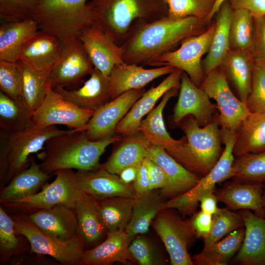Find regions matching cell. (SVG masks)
Wrapping results in <instances>:
<instances>
[{
    "label": "cell",
    "mask_w": 265,
    "mask_h": 265,
    "mask_svg": "<svg viewBox=\"0 0 265 265\" xmlns=\"http://www.w3.org/2000/svg\"><path fill=\"white\" fill-rule=\"evenodd\" d=\"M94 112L63 99L50 83L42 103L32 115L35 125H63L69 129L85 131Z\"/></svg>",
    "instance_id": "cell-13"
},
{
    "label": "cell",
    "mask_w": 265,
    "mask_h": 265,
    "mask_svg": "<svg viewBox=\"0 0 265 265\" xmlns=\"http://www.w3.org/2000/svg\"><path fill=\"white\" fill-rule=\"evenodd\" d=\"M13 220L0 207V249L1 256H11L18 251L20 242L17 237Z\"/></svg>",
    "instance_id": "cell-49"
},
{
    "label": "cell",
    "mask_w": 265,
    "mask_h": 265,
    "mask_svg": "<svg viewBox=\"0 0 265 265\" xmlns=\"http://www.w3.org/2000/svg\"><path fill=\"white\" fill-rule=\"evenodd\" d=\"M237 132L220 128L222 153L213 168L201 178L192 188L176 197L164 202L163 209H176L184 217L194 213L199 204L198 199L204 193L215 191V185L231 179L232 166L235 157L233 152Z\"/></svg>",
    "instance_id": "cell-7"
},
{
    "label": "cell",
    "mask_w": 265,
    "mask_h": 265,
    "mask_svg": "<svg viewBox=\"0 0 265 265\" xmlns=\"http://www.w3.org/2000/svg\"><path fill=\"white\" fill-rule=\"evenodd\" d=\"M215 191H209L203 193L198 199L201 210L204 212L213 215L218 210L217 199Z\"/></svg>",
    "instance_id": "cell-55"
},
{
    "label": "cell",
    "mask_w": 265,
    "mask_h": 265,
    "mask_svg": "<svg viewBox=\"0 0 265 265\" xmlns=\"http://www.w3.org/2000/svg\"><path fill=\"white\" fill-rule=\"evenodd\" d=\"M147 157L157 163L165 174L168 186L159 193L162 197L171 199L194 186L201 178L175 160L162 147L150 143Z\"/></svg>",
    "instance_id": "cell-20"
},
{
    "label": "cell",
    "mask_w": 265,
    "mask_h": 265,
    "mask_svg": "<svg viewBox=\"0 0 265 265\" xmlns=\"http://www.w3.org/2000/svg\"><path fill=\"white\" fill-rule=\"evenodd\" d=\"M178 101L174 107L172 119L176 125L187 115L194 117L199 125L206 126L218 116L216 105L207 93L195 85L187 75L183 72Z\"/></svg>",
    "instance_id": "cell-16"
},
{
    "label": "cell",
    "mask_w": 265,
    "mask_h": 265,
    "mask_svg": "<svg viewBox=\"0 0 265 265\" xmlns=\"http://www.w3.org/2000/svg\"><path fill=\"white\" fill-rule=\"evenodd\" d=\"M90 78L80 88L69 90L65 88L54 90L62 98L86 110L96 111L111 99L108 76L95 68Z\"/></svg>",
    "instance_id": "cell-26"
},
{
    "label": "cell",
    "mask_w": 265,
    "mask_h": 265,
    "mask_svg": "<svg viewBox=\"0 0 265 265\" xmlns=\"http://www.w3.org/2000/svg\"><path fill=\"white\" fill-rule=\"evenodd\" d=\"M61 42L38 30L23 46L18 61L39 71L50 72L59 57Z\"/></svg>",
    "instance_id": "cell-25"
},
{
    "label": "cell",
    "mask_w": 265,
    "mask_h": 265,
    "mask_svg": "<svg viewBox=\"0 0 265 265\" xmlns=\"http://www.w3.org/2000/svg\"><path fill=\"white\" fill-rule=\"evenodd\" d=\"M39 29L33 19L2 22L0 26V60L18 61L23 46Z\"/></svg>",
    "instance_id": "cell-30"
},
{
    "label": "cell",
    "mask_w": 265,
    "mask_h": 265,
    "mask_svg": "<svg viewBox=\"0 0 265 265\" xmlns=\"http://www.w3.org/2000/svg\"><path fill=\"white\" fill-rule=\"evenodd\" d=\"M200 87L210 99L215 101L220 127L237 132L251 112L246 102L231 91L222 69L219 67L206 74Z\"/></svg>",
    "instance_id": "cell-12"
},
{
    "label": "cell",
    "mask_w": 265,
    "mask_h": 265,
    "mask_svg": "<svg viewBox=\"0 0 265 265\" xmlns=\"http://www.w3.org/2000/svg\"><path fill=\"white\" fill-rule=\"evenodd\" d=\"M41 0H0L2 22L32 19Z\"/></svg>",
    "instance_id": "cell-45"
},
{
    "label": "cell",
    "mask_w": 265,
    "mask_h": 265,
    "mask_svg": "<svg viewBox=\"0 0 265 265\" xmlns=\"http://www.w3.org/2000/svg\"><path fill=\"white\" fill-rule=\"evenodd\" d=\"M94 68L78 37L61 42L59 57L50 73L51 86L54 89L76 84Z\"/></svg>",
    "instance_id": "cell-14"
},
{
    "label": "cell",
    "mask_w": 265,
    "mask_h": 265,
    "mask_svg": "<svg viewBox=\"0 0 265 265\" xmlns=\"http://www.w3.org/2000/svg\"><path fill=\"white\" fill-rule=\"evenodd\" d=\"M33 125L32 113L22 98L15 100L0 91V129L7 132H12Z\"/></svg>",
    "instance_id": "cell-40"
},
{
    "label": "cell",
    "mask_w": 265,
    "mask_h": 265,
    "mask_svg": "<svg viewBox=\"0 0 265 265\" xmlns=\"http://www.w3.org/2000/svg\"><path fill=\"white\" fill-rule=\"evenodd\" d=\"M175 69L170 65L145 69L136 64L124 62L117 65L108 76L111 100L127 91L143 88L154 80L170 74Z\"/></svg>",
    "instance_id": "cell-22"
},
{
    "label": "cell",
    "mask_w": 265,
    "mask_h": 265,
    "mask_svg": "<svg viewBox=\"0 0 265 265\" xmlns=\"http://www.w3.org/2000/svg\"><path fill=\"white\" fill-rule=\"evenodd\" d=\"M178 89L172 88L165 93L159 105L142 120L138 128V132L150 143L163 148L167 153L174 150L185 140V136L176 140L170 135L163 117L166 104L171 98L176 95Z\"/></svg>",
    "instance_id": "cell-29"
},
{
    "label": "cell",
    "mask_w": 265,
    "mask_h": 265,
    "mask_svg": "<svg viewBox=\"0 0 265 265\" xmlns=\"http://www.w3.org/2000/svg\"><path fill=\"white\" fill-rule=\"evenodd\" d=\"M263 184L264 185V190H263V201L264 207L265 210V182H264Z\"/></svg>",
    "instance_id": "cell-58"
},
{
    "label": "cell",
    "mask_w": 265,
    "mask_h": 265,
    "mask_svg": "<svg viewBox=\"0 0 265 265\" xmlns=\"http://www.w3.org/2000/svg\"><path fill=\"white\" fill-rule=\"evenodd\" d=\"M265 151V111L251 113L237 132L233 148L235 157Z\"/></svg>",
    "instance_id": "cell-33"
},
{
    "label": "cell",
    "mask_w": 265,
    "mask_h": 265,
    "mask_svg": "<svg viewBox=\"0 0 265 265\" xmlns=\"http://www.w3.org/2000/svg\"><path fill=\"white\" fill-rule=\"evenodd\" d=\"M21 78V98L32 113L42 103L50 83V72L36 70L17 61Z\"/></svg>",
    "instance_id": "cell-38"
},
{
    "label": "cell",
    "mask_w": 265,
    "mask_h": 265,
    "mask_svg": "<svg viewBox=\"0 0 265 265\" xmlns=\"http://www.w3.org/2000/svg\"><path fill=\"white\" fill-rule=\"evenodd\" d=\"M77 177L83 191L97 200L115 196L137 197L133 184L123 183L118 175L101 165L93 170L78 171Z\"/></svg>",
    "instance_id": "cell-23"
},
{
    "label": "cell",
    "mask_w": 265,
    "mask_h": 265,
    "mask_svg": "<svg viewBox=\"0 0 265 265\" xmlns=\"http://www.w3.org/2000/svg\"><path fill=\"white\" fill-rule=\"evenodd\" d=\"M132 184L137 196L150 190L147 168L144 159L139 165L136 178Z\"/></svg>",
    "instance_id": "cell-54"
},
{
    "label": "cell",
    "mask_w": 265,
    "mask_h": 265,
    "mask_svg": "<svg viewBox=\"0 0 265 265\" xmlns=\"http://www.w3.org/2000/svg\"><path fill=\"white\" fill-rule=\"evenodd\" d=\"M28 216L39 230L57 240L68 241L79 234L75 210L66 205L38 210Z\"/></svg>",
    "instance_id": "cell-19"
},
{
    "label": "cell",
    "mask_w": 265,
    "mask_h": 265,
    "mask_svg": "<svg viewBox=\"0 0 265 265\" xmlns=\"http://www.w3.org/2000/svg\"><path fill=\"white\" fill-rule=\"evenodd\" d=\"M151 190L137 196L132 216L125 232L132 239L139 234L146 233L153 220L163 209L164 202L159 192Z\"/></svg>",
    "instance_id": "cell-34"
},
{
    "label": "cell",
    "mask_w": 265,
    "mask_h": 265,
    "mask_svg": "<svg viewBox=\"0 0 265 265\" xmlns=\"http://www.w3.org/2000/svg\"><path fill=\"white\" fill-rule=\"evenodd\" d=\"M255 60L252 52L230 49L221 66L238 98L246 102L251 90Z\"/></svg>",
    "instance_id": "cell-28"
},
{
    "label": "cell",
    "mask_w": 265,
    "mask_h": 265,
    "mask_svg": "<svg viewBox=\"0 0 265 265\" xmlns=\"http://www.w3.org/2000/svg\"><path fill=\"white\" fill-rule=\"evenodd\" d=\"M136 198L115 196L98 200L99 216L107 232L125 231Z\"/></svg>",
    "instance_id": "cell-39"
},
{
    "label": "cell",
    "mask_w": 265,
    "mask_h": 265,
    "mask_svg": "<svg viewBox=\"0 0 265 265\" xmlns=\"http://www.w3.org/2000/svg\"><path fill=\"white\" fill-rule=\"evenodd\" d=\"M226 1V0H215L214 6L211 13H210L209 15L208 16L207 19L208 22H210L212 20L213 16L218 12L221 5Z\"/></svg>",
    "instance_id": "cell-57"
},
{
    "label": "cell",
    "mask_w": 265,
    "mask_h": 265,
    "mask_svg": "<svg viewBox=\"0 0 265 265\" xmlns=\"http://www.w3.org/2000/svg\"><path fill=\"white\" fill-rule=\"evenodd\" d=\"M11 217L16 234L26 238L31 252L50 256L64 265H81L85 244L79 234L70 241H60L42 232L25 213Z\"/></svg>",
    "instance_id": "cell-8"
},
{
    "label": "cell",
    "mask_w": 265,
    "mask_h": 265,
    "mask_svg": "<svg viewBox=\"0 0 265 265\" xmlns=\"http://www.w3.org/2000/svg\"><path fill=\"white\" fill-rule=\"evenodd\" d=\"M245 229L241 245L232 259L240 265H265V218L249 210L239 211Z\"/></svg>",
    "instance_id": "cell-21"
},
{
    "label": "cell",
    "mask_w": 265,
    "mask_h": 265,
    "mask_svg": "<svg viewBox=\"0 0 265 265\" xmlns=\"http://www.w3.org/2000/svg\"><path fill=\"white\" fill-rule=\"evenodd\" d=\"M230 3L233 10H246L253 17L265 16V0H230Z\"/></svg>",
    "instance_id": "cell-53"
},
{
    "label": "cell",
    "mask_w": 265,
    "mask_h": 265,
    "mask_svg": "<svg viewBox=\"0 0 265 265\" xmlns=\"http://www.w3.org/2000/svg\"><path fill=\"white\" fill-rule=\"evenodd\" d=\"M206 22L192 16L181 19L166 16L138 23L121 45L124 61L128 64H148L185 39L203 32Z\"/></svg>",
    "instance_id": "cell-1"
},
{
    "label": "cell",
    "mask_w": 265,
    "mask_h": 265,
    "mask_svg": "<svg viewBox=\"0 0 265 265\" xmlns=\"http://www.w3.org/2000/svg\"><path fill=\"white\" fill-rule=\"evenodd\" d=\"M263 183L241 182L233 180L215 190L218 202L232 210H249L255 215L265 218L263 201Z\"/></svg>",
    "instance_id": "cell-24"
},
{
    "label": "cell",
    "mask_w": 265,
    "mask_h": 265,
    "mask_svg": "<svg viewBox=\"0 0 265 265\" xmlns=\"http://www.w3.org/2000/svg\"><path fill=\"white\" fill-rule=\"evenodd\" d=\"M144 161L147 168L150 190L165 189L168 186V182L162 168L148 157H146Z\"/></svg>",
    "instance_id": "cell-51"
},
{
    "label": "cell",
    "mask_w": 265,
    "mask_h": 265,
    "mask_svg": "<svg viewBox=\"0 0 265 265\" xmlns=\"http://www.w3.org/2000/svg\"><path fill=\"white\" fill-rule=\"evenodd\" d=\"M244 227L242 217L239 212H234L227 208H219L212 215V223L208 237L204 240L206 248L220 240L231 232Z\"/></svg>",
    "instance_id": "cell-43"
},
{
    "label": "cell",
    "mask_w": 265,
    "mask_h": 265,
    "mask_svg": "<svg viewBox=\"0 0 265 265\" xmlns=\"http://www.w3.org/2000/svg\"><path fill=\"white\" fill-rule=\"evenodd\" d=\"M218 117L204 127L200 126L192 115L184 117L178 126L185 133V140L168 153L200 178L211 170L223 150Z\"/></svg>",
    "instance_id": "cell-4"
},
{
    "label": "cell",
    "mask_w": 265,
    "mask_h": 265,
    "mask_svg": "<svg viewBox=\"0 0 265 265\" xmlns=\"http://www.w3.org/2000/svg\"><path fill=\"white\" fill-rule=\"evenodd\" d=\"M231 178L241 182H265V151L236 157L232 166Z\"/></svg>",
    "instance_id": "cell-42"
},
{
    "label": "cell",
    "mask_w": 265,
    "mask_h": 265,
    "mask_svg": "<svg viewBox=\"0 0 265 265\" xmlns=\"http://www.w3.org/2000/svg\"><path fill=\"white\" fill-rule=\"evenodd\" d=\"M164 0H90L93 25L122 45L138 23L150 22L162 14Z\"/></svg>",
    "instance_id": "cell-2"
},
{
    "label": "cell",
    "mask_w": 265,
    "mask_h": 265,
    "mask_svg": "<svg viewBox=\"0 0 265 265\" xmlns=\"http://www.w3.org/2000/svg\"><path fill=\"white\" fill-rule=\"evenodd\" d=\"M72 130H60L56 125H35L12 132L0 129V187L28 167L31 154L44 149L48 140Z\"/></svg>",
    "instance_id": "cell-5"
},
{
    "label": "cell",
    "mask_w": 265,
    "mask_h": 265,
    "mask_svg": "<svg viewBox=\"0 0 265 265\" xmlns=\"http://www.w3.org/2000/svg\"><path fill=\"white\" fill-rule=\"evenodd\" d=\"M151 225L164 243L171 265H194L188 252L196 237L190 219H183L171 209H163Z\"/></svg>",
    "instance_id": "cell-11"
},
{
    "label": "cell",
    "mask_w": 265,
    "mask_h": 265,
    "mask_svg": "<svg viewBox=\"0 0 265 265\" xmlns=\"http://www.w3.org/2000/svg\"><path fill=\"white\" fill-rule=\"evenodd\" d=\"M131 241L124 231H107L103 242L85 250L80 265H108L115 262L127 264L129 261L135 263L129 251Z\"/></svg>",
    "instance_id": "cell-27"
},
{
    "label": "cell",
    "mask_w": 265,
    "mask_h": 265,
    "mask_svg": "<svg viewBox=\"0 0 265 265\" xmlns=\"http://www.w3.org/2000/svg\"><path fill=\"white\" fill-rule=\"evenodd\" d=\"M190 221L196 238H207L211 230L212 215L201 210L193 214Z\"/></svg>",
    "instance_id": "cell-52"
},
{
    "label": "cell",
    "mask_w": 265,
    "mask_h": 265,
    "mask_svg": "<svg viewBox=\"0 0 265 265\" xmlns=\"http://www.w3.org/2000/svg\"><path fill=\"white\" fill-rule=\"evenodd\" d=\"M50 178L49 173L44 171L31 156L28 167L16 174L7 186L2 187L0 202L21 199L33 195Z\"/></svg>",
    "instance_id": "cell-31"
},
{
    "label": "cell",
    "mask_w": 265,
    "mask_h": 265,
    "mask_svg": "<svg viewBox=\"0 0 265 265\" xmlns=\"http://www.w3.org/2000/svg\"><path fill=\"white\" fill-rule=\"evenodd\" d=\"M254 50L255 61L265 63V16L253 17Z\"/></svg>",
    "instance_id": "cell-50"
},
{
    "label": "cell",
    "mask_w": 265,
    "mask_h": 265,
    "mask_svg": "<svg viewBox=\"0 0 265 265\" xmlns=\"http://www.w3.org/2000/svg\"><path fill=\"white\" fill-rule=\"evenodd\" d=\"M0 91L15 99H21V78L17 62L0 60Z\"/></svg>",
    "instance_id": "cell-48"
},
{
    "label": "cell",
    "mask_w": 265,
    "mask_h": 265,
    "mask_svg": "<svg viewBox=\"0 0 265 265\" xmlns=\"http://www.w3.org/2000/svg\"><path fill=\"white\" fill-rule=\"evenodd\" d=\"M215 27V22L202 33L185 39L178 49L164 53L148 64L158 67L170 65L180 69L200 87L205 76L201 58L209 51Z\"/></svg>",
    "instance_id": "cell-10"
},
{
    "label": "cell",
    "mask_w": 265,
    "mask_h": 265,
    "mask_svg": "<svg viewBox=\"0 0 265 265\" xmlns=\"http://www.w3.org/2000/svg\"><path fill=\"white\" fill-rule=\"evenodd\" d=\"M89 0H41L32 16L40 30L61 42L78 38L93 25Z\"/></svg>",
    "instance_id": "cell-6"
},
{
    "label": "cell",
    "mask_w": 265,
    "mask_h": 265,
    "mask_svg": "<svg viewBox=\"0 0 265 265\" xmlns=\"http://www.w3.org/2000/svg\"><path fill=\"white\" fill-rule=\"evenodd\" d=\"M120 139L121 135L118 134L91 140L85 131L72 129L47 141L42 154L41 169L49 173L62 169H96L100 167V158L106 148Z\"/></svg>",
    "instance_id": "cell-3"
},
{
    "label": "cell",
    "mask_w": 265,
    "mask_h": 265,
    "mask_svg": "<svg viewBox=\"0 0 265 265\" xmlns=\"http://www.w3.org/2000/svg\"><path fill=\"white\" fill-rule=\"evenodd\" d=\"M216 0H164L167 6V16L173 19L195 17L205 20Z\"/></svg>",
    "instance_id": "cell-44"
},
{
    "label": "cell",
    "mask_w": 265,
    "mask_h": 265,
    "mask_svg": "<svg viewBox=\"0 0 265 265\" xmlns=\"http://www.w3.org/2000/svg\"><path fill=\"white\" fill-rule=\"evenodd\" d=\"M183 72L181 70L175 68L159 85L152 86L145 91L118 123L115 133L127 137L139 132L141 121L153 109L159 99L169 90L180 88Z\"/></svg>",
    "instance_id": "cell-17"
},
{
    "label": "cell",
    "mask_w": 265,
    "mask_h": 265,
    "mask_svg": "<svg viewBox=\"0 0 265 265\" xmlns=\"http://www.w3.org/2000/svg\"><path fill=\"white\" fill-rule=\"evenodd\" d=\"M140 163L126 167L118 175L120 181L126 184H132L136 178Z\"/></svg>",
    "instance_id": "cell-56"
},
{
    "label": "cell",
    "mask_w": 265,
    "mask_h": 265,
    "mask_svg": "<svg viewBox=\"0 0 265 265\" xmlns=\"http://www.w3.org/2000/svg\"><path fill=\"white\" fill-rule=\"evenodd\" d=\"M244 227L236 229L222 239L212 244L192 260L196 265H227L239 249L244 236Z\"/></svg>",
    "instance_id": "cell-37"
},
{
    "label": "cell",
    "mask_w": 265,
    "mask_h": 265,
    "mask_svg": "<svg viewBox=\"0 0 265 265\" xmlns=\"http://www.w3.org/2000/svg\"><path fill=\"white\" fill-rule=\"evenodd\" d=\"M53 173L55 179L41 191L21 199L1 203L7 207L31 212L58 205L74 208L84 193L78 182L77 172L73 169H62Z\"/></svg>",
    "instance_id": "cell-9"
},
{
    "label": "cell",
    "mask_w": 265,
    "mask_h": 265,
    "mask_svg": "<svg viewBox=\"0 0 265 265\" xmlns=\"http://www.w3.org/2000/svg\"><path fill=\"white\" fill-rule=\"evenodd\" d=\"M251 113L265 111V63L255 61L251 92L246 100Z\"/></svg>",
    "instance_id": "cell-46"
},
{
    "label": "cell",
    "mask_w": 265,
    "mask_h": 265,
    "mask_svg": "<svg viewBox=\"0 0 265 265\" xmlns=\"http://www.w3.org/2000/svg\"><path fill=\"white\" fill-rule=\"evenodd\" d=\"M233 9L225 1L217 12L216 27L207 54L202 61L205 75L220 67L230 50V24Z\"/></svg>",
    "instance_id": "cell-32"
},
{
    "label": "cell",
    "mask_w": 265,
    "mask_h": 265,
    "mask_svg": "<svg viewBox=\"0 0 265 265\" xmlns=\"http://www.w3.org/2000/svg\"><path fill=\"white\" fill-rule=\"evenodd\" d=\"M149 144L142 134L127 137L101 166L109 172L118 175L126 167L141 163L147 157Z\"/></svg>",
    "instance_id": "cell-35"
},
{
    "label": "cell",
    "mask_w": 265,
    "mask_h": 265,
    "mask_svg": "<svg viewBox=\"0 0 265 265\" xmlns=\"http://www.w3.org/2000/svg\"><path fill=\"white\" fill-rule=\"evenodd\" d=\"M74 209L78 221V233L85 244L94 243L100 239L106 230L99 216L98 200L84 192Z\"/></svg>",
    "instance_id": "cell-36"
},
{
    "label": "cell",
    "mask_w": 265,
    "mask_h": 265,
    "mask_svg": "<svg viewBox=\"0 0 265 265\" xmlns=\"http://www.w3.org/2000/svg\"><path fill=\"white\" fill-rule=\"evenodd\" d=\"M129 251L140 265H160L164 264V259L156 246L147 238L137 237L129 245Z\"/></svg>",
    "instance_id": "cell-47"
},
{
    "label": "cell",
    "mask_w": 265,
    "mask_h": 265,
    "mask_svg": "<svg viewBox=\"0 0 265 265\" xmlns=\"http://www.w3.org/2000/svg\"><path fill=\"white\" fill-rule=\"evenodd\" d=\"M94 67L108 76L112 69L124 62L121 46L117 45L94 25L78 36Z\"/></svg>",
    "instance_id": "cell-18"
},
{
    "label": "cell",
    "mask_w": 265,
    "mask_h": 265,
    "mask_svg": "<svg viewBox=\"0 0 265 265\" xmlns=\"http://www.w3.org/2000/svg\"><path fill=\"white\" fill-rule=\"evenodd\" d=\"M230 49L254 50V22L253 16L242 9L233 10L230 24Z\"/></svg>",
    "instance_id": "cell-41"
},
{
    "label": "cell",
    "mask_w": 265,
    "mask_h": 265,
    "mask_svg": "<svg viewBox=\"0 0 265 265\" xmlns=\"http://www.w3.org/2000/svg\"><path fill=\"white\" fill-rule=\"evenodd\" d=\"M145 92L144 88L127 91L95 111L85 131L88 138L97 141L114 135L118 123Z\"/></svg>",
    "instance_id": "cell-15"
}]
</instances>
